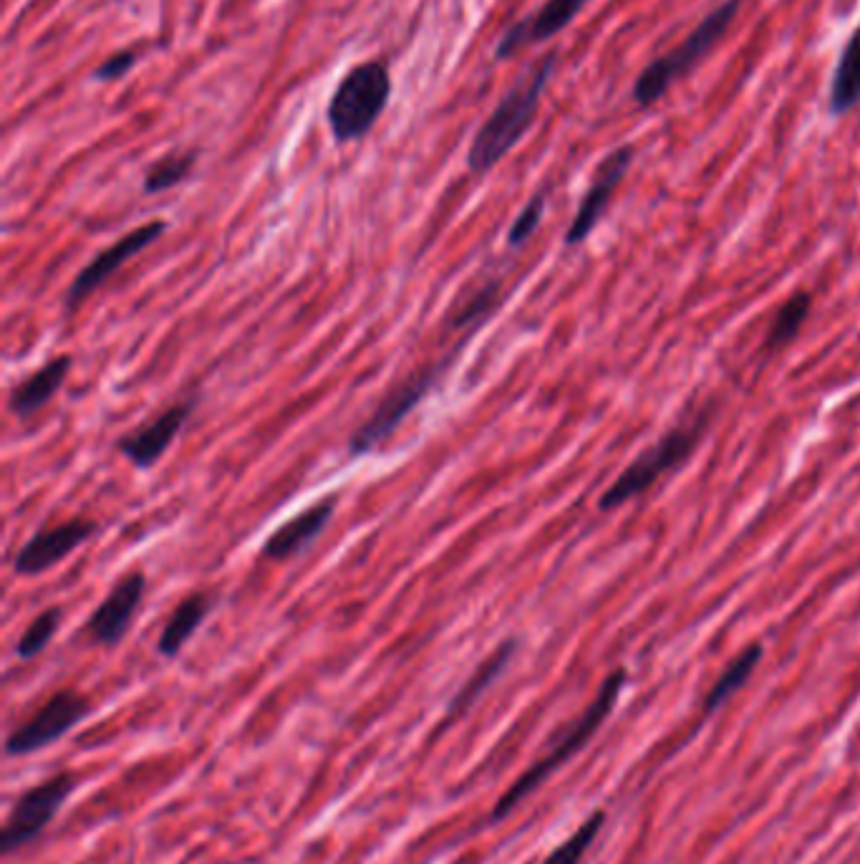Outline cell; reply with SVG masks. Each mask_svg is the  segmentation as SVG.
<instances>
[{"label":"cell","mask_w":860,"mask_h":864,"mask_svg":"<svg viewBox=\"0 0 860 864\" xmlns=\"http://www.w3.org/2000/svg\"><path fill=\"white\" fill-rule=\"evenodd\" d=\"M99 533V523L89 519H71L59 526L41 529L16 551L13 572L18 576H39L49 572L81 544H87Z\"/></svg>","instance_id":"30bf717a"},{"label":"cell","mask_w":860,"mask_h":864,"mask_svg":"<svg viewBox=\"0 0 860 864\" xmlns=\"http://www.w3.org/2000/svg\"><path fill=\"white\" fill-rule=\"evenodd\" d=\"M194 402H178L172 408L162 410L154 420L146 422V425L136 428L124 435L117 443V450L122 453L129 463L134 468H152L160 458L172 448L174 440L180 438V432L184 428V422L192 415Z\"/></svg>","instance_id":"4fadbf2b"},{"label":"cell","mask_w":860,"mask_h":864,"mask_svg":"<svg viewBox=\"0 0 860 864\" xmlns=\"http://www.w3.org/2000/svg\"><path fill=\"white\" fill-rule=\"evenodd\" d=\"M543 213H545V192H538V195L527 200V205L520 210V215L515 218L510 231H507V245L520 248L530 241V235L538 231Z\"/></svg>","instance_id":"d4e9b609"},{"label":"cell","mask_w":860,"mask_h":864,"mask_svg":"<svg viewBox=\"0 0 860 864\" xmlns=\"http://www.w3.org/2000/svg\"><path fill=\"white\" fill-rule=\"evenodd\" d=\"M136 61H139L136 51H132V49L119 51V53H114V57H109L104 63H101V67L94 69V79L97 81H119V79H124L127 73L136 67Z\"/></svg>","instance_id":"484cf974"},{"label":"cell","mask_w":860,"mask_h":864,"mask_svg":"<svg viewBox=\"0 0 860 864\" xmlns=\"http://www.w3.org/2000/svg\"><path fill=\"white\" fill-rule=\"evenodd\" d=\"M707 425H709V418L697 415L694 420L684 422V425L666 432L659 443L646 450L641 458H636V461L616 478L614 485H608V491L600 495V503H598L600 511L618 509V505L638 499V495L649 491L661 475L687 463L694 453V448H697L699 440L705 438Z\"/></svg>","instance_id":"5b68a950"},{"label":"cell","mask_w":860,"mask_h":864,"mask_svg":"<svg viewBox=\"0 0 860 864\" xmlns=\"http://www.w3.org/2000/svg\"><path fill=\"white\" fill-rule=\"evenodd\" d=\"M459 349H462V344L447 356V360H439L434 364L422 366V370H416L409 376H404V380L396 384V388L388 390L386 398L378 402V408L374 410V415L368 418L364 425H358L354 435H351L348 455L351 458L368 455L374 448L382 445L386 438H392L396 428H399L402 422L409 418V412L416 408V404H419L432 392V388L437 384L444 370H447V366L455 362Z\"/></svg>","instance_id":"8992f818"},{"label":"cell","mask_w":860,"mask_h":864,"mask_svg":"<svg viewBox=\"0 0 860 864\" xmlns=\"http://www.w3.org/2000/svg\"><path fill=\"white\" fill-rule=\"evenodd\" d=\"M164 231H166L164 220H152V223L134 228V231H129L127 235L119 238L117 243H111L109 248H104V251H99L94 259L77 273V279L71 281L67 297H63V309H67V314H73V309H79L91 293H94L99 287H104L111 275L132 261L134 255L142 253L144 248H150Z\"/></svg>","instance_id":"9c48e42d"},{"label":"cell","mask_w":860,"mask_h":864,"mask_svg":"<svg viewBox=\"0 0 860 864\" xmlns=\"http://www.w3.org/2000/svg\"><path fill=\"white\" fill-rule=\"evenodd\" d=\"M739 8H742V0H725V3L711 8L687 39L679 46H674L664 57H656L649 67L638 73L636 84L631 89L636 104L641 109L654 107L656 101H661L666 91L671 89L674 81H679L681 77H687L694 67H699V63L709 57L711 49L725 39L729 26L735 23Z\"/></svg>","instance_id":"3957f363"},{"label":"cell","mask_w":860,"mask_h":864,"mask_svg":"<svg viewBox=\"0 0 860 864\" xmlns=\"http://www.w3.org/2000/svg\"><path fill=\"white\" fill-rule=\"evenodd\" d=\"M198 162V150L190 152H170L162 160H156L144 174V192L146 195H156V192L178 188L182 180L190 178Z\"/></svg>","instance_id":"44dd1931"},{"label":"cell","mask_w":860,"mask_h":864,"mask_svg":"<svg viewBox=\"0 0 860 864\" xmlns=\"http://www.w3.org/2000/svg\"><path fill=\"white\" fill-rule=\"evenodd\" d=\"M760 660H762V645H749L742 655H737L732 663L727 665L725 673L717 677V683L711 685V691L707 693L705 705H701L705 715L719 711V707L725 705L729 697L737 695V691H742V687L747 685V680L752 677V673L757 670V665H760Z\"/></svg>","instance_id":"ffe728a7"},{"label":"cell","mask_w":860,"mask_h":864,"mask_svg":"<svg viewBox=\"0 0 860 864\" xmlns=\"http://www.w3.org/2000/svg\"><path fill=\"white\" fill-rule=\"evenodd\" d=\"M860 104V26L850 33L838 67L832 71L828 109L832 117H846Z\"/></svg>","instance_id":"d6986e66"},{"label":"cell","mask_w":860,"mask_h":864,"mask_svg":"<svg viewBox=\"0 0 860 864\" xmlns=\"http://www.w3.org/2000/svg\"><path fill=\"white\" fill-rule=\"evenodd\" d=\"M77 786L79 778L73 774H55L49 781H41L39 786L28 788L16 802L13 812L3 826V834H0L3 854L21 850L28 842H33L36 836H41L45 826L55 820V814L61 812L63 804L77 792Z\"/></svg>","instance_id":"52a82bcc"},{"label":"cell","mask_w":860,"mask_h":864,"mask_svg":"<svg viewBox=\"0 0 860 864\" xmlns=\"http://www.w3.org/2000/svg\"><path fill=\"white\" fill-rule=\"evenodd\" d=\"M61 624V610L59 606H51V610L41 612L31 624H28L23 637L18 640L16 645V655L21 660H33L39 657L41 652L51 645L55 630Z\"/></svg>","instance_id":"cb8c5ba5"},{"label":"cell","mask_w":860,"mask_h":864,"mask_svg":"<svg viewBox=\"0 0 860 864\" xmlns=\"http://www.w3.org/2000/svg\"><path fill=\"white\" fill-rule=\"evenodd\" d=\"M624 685H626V670H614V673L604 680V685H600L594 703H590L576 721L568 723L566 729L555 735V741L550 743V751L545 753L543 758L535 761L520 778H515V784L497 798L493 814H489V822L495 824V822H503L505 816H510L527 796L538 792L555 771L566 766L576 753H580L588 746V741L594 739V735L600 731V725L606 723L608 715L614 713L618 697L624 693Z\"/></svg>","instance_id":"7a4b0ae2"},{"label":"cell","mask_w":860,"mask_h":864,"mask_svg":"<svg viewBox=\"0 0 860 864\" xmlns=\"http://www.w3.org/2000/svg\"><path fill=\"white\" fill-rule=\"evenodd\" d=\"M631 162H634V147L624 144V147H616L610 154H606V160L598 164L594 180H590V188L586 190V195H583L578 213L573 218V223L566 233L568 245H578L594 233V228L598 225V220L604 218L608 202L614 198L616 188L621 185V180L626 178Z\"/></svg>","instance_id":"8fae6325"},{"label":"cell","mask_w":860,"mask_h":864,"mask_svg":"<svg viewBox=\"0 0 860 864\" xmlns=\"http://www.w3.org/2000/svg\"><path fill=\"white\" fill-rule=\"evenodd\" d=\"M558 67V51H550L530 63L507 94L499 99L495 112L479 127L467 152V168L472 174H487L499 160L510 154L525 132L538 117L543 91L550 84V77Z\"/></svg>","instance_id":"6da1fadb"},{"label":"cell","mask_w":860,"mask_h":864,"mask_svg":"<svg viewBox=\"0 0 860 864\" xmlns=\"http://www.w3.org/2000/svg\"><path fill=\"white\" fill-rule=\"evenodd\" d=\"M336 495H331V499L308 505L299 516L285 521L283 526H277L271 533V539L263 544V556L273 559V562H291V559L301 556L305 549L316 544L323 529L328 526L333 511H336Z\"/></svg>","instance_id":"9a60e30c"},{"label":"cell","mask_w":860,"mask_h":864,"mask_svg":"<svg viewBox=\"0 0 860 864\" xmlns=\"http://www.w3.org/2000/svg\"><path fill=\"white\" fill-rule=\"evenodd\" d=\"M146 590V576L142 572H132L111 586L107 600L101 602L87 622V634L94 645L114 647L124 640L134 614L142 604Z\"/></svg>","instance_id":"7c38bea8"},{"label":"cell","mask_w":860,"mask_h":864,"mask_svg":"<svg viewBox=\"0 0 860 864\" xmlns=\"http://www.w3.org/2000/svg\"><path fill=\"white\" fill-rule=\"evenodd\" d=\"M606 824V812H594L583 822L576 832H573L566 842H560L548 857H545L540 864H580L583 857H586L588 850L594 847L596 836L600 834Z\"/></svg>","instance_id":"7402d4cb"},{"label":"cell","mask_w":860,"mask_h":864,"mask_svg":"<svg viewBox=\"0 0 860 864\" xmlns=\"http://www.w3.org/2000/svg\"><path fill=\"white\" fill-rule=\"evenodd\" d=\"M212 606H215V596L208 592H194L188 596V600H182L178 606H174L170 620H166V624L162 627L160 642H156V652L170 660L178 657L182 647L190 642L192 634L198 632L200 624L208 620Z\"/></svg>","instance_id":"e0dca14e"},{"label":"cell","mask_w":860,"mask_h":864,"mask_svg":"<svg viewBox=\"0 0 860 864\" xmlns=\"http://www.w3.org/2000/svg\"><path fill=\"white\" fill-rule=\"evenodd\" d=\"M71 364H73L71 356L63 354V356H55V360H51L49 364H43L41 370H36L28 380L16 384L11 394H8V410L21 420L36 415V412L45 408V404L55 398V392L61 390V384L67 382Z\"/></svg>","instance_id":"2e32d148"},{"label":"cell","mask_w":860,"mask_h":864,"mask_svg":"<svg viewBox=\"0 0 860 864\" xmlns=\"http://www.w3.org/2000/svg\"><path fill=\"white\" fill-rule=\"evenodd\" d=\"M89 713V697L73 691L55 693L33 713L31 721L18 725V729L8 735L6 753L8 756H28V753L51 746V743L63 739L73 725H79L87 719Z\"/></svg>","instance_id":"ba28073f"},{"label":"cell","mask_w":860,"mask_h":864,"mask_svg":"<svg viewBox=\"0 0 860 864\" xmlns=\"http://www.w3.org/2000/svg\"><path fill=\"white\" fill-rule=\"evenodd\" d=\"M808 314H810V297L808 293H795V297L785 301L780 311H777V317L770 326V334H767V346H782L792 342L802 329Z\"/></svg>","instance_id":"603a6c76"},{"label":"cell","mask_w":860,"mask_h":864,"mask_svg":"<svg viewBox=\"0 0 860 864\" xmlns=\"http://www.w3.org/2000/svg\"><path fill=\"white\" fill-rule=\"evenodd\" d=\"M515 652H517V640L515 637L505 640L503 645H499L493 652V655H489L485 663L479 665L475 673H472V677L467 680V683L459 687L455 697H452V703L447 707V723L459 719V715H465L469 707L485 695V691H489V687L497 683L499 675H503L505 670H507V665L513 663Z\"/></svg>","instance_id":"ac0fdd59"},{"label":"cell","mask_w":860,"mask_h":864,"mask_svg":"<svg viewBox=\"0 0 860 864\" xmlns=\"http://www.w3.org/2000/svg\"><path fill=\"white\" fill-rule=\"evenodd\" d=\"M392 97V71L386 61L372 59L351 69L331 94L326 119L333 140L356 142L374 130Z\"/></svg>","instance_id":"277c9868"},{"label":"cell","mask_w":860,"mask_h":864,"mask_svg":"<svg viewBox=\"0 0 860 864\" xmlns=\"http://www.w3.org/2000/svg\"><path fill=\"white\" fill-rule=\"evenodd\" d=\"M588 3L590 0H545L538 11L520 18L503 33L495 49V59H510L517 51H523L525 46L555 39L563 29H568L576 21V16Z\"/></svg>","instance_id":"5bb4252c"}]
</instances>
